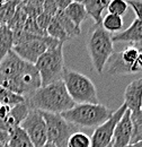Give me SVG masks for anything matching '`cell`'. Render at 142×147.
<instances>
[{"label":"cell","mask_w":142,"mask_h":147,"mask_svg":"<svg viewBox=\"0 0 142 147\" xmlns=\"http://www.w3.org/2000/svg\"><path fill=\"white\" fill-rule=\"evenodd\" d=\"M29 110L61 114L72 109L76 104L71 100L62 80L42 86L25 100Z\"/></svg>","instance_id":"1"},{"label":"cell","mask_w":142,"mask_h":147,"mask_svg":"<svg viewBox=\"0 0 142 147\" xmlns=\"http://www.w3.org/2000/svg\"><path fill=\"white\" fill-rule=\"evenodd\" d=\"M112 113L113 112L104 104L85 103L76 104L72 109L61 113V115L72 126L96 129L104 123Z\"/></svg>","instance_id":"2"},{"label":"cell","mask_w":142,"mask_h":147,"mask_svg":"<svg viewBox=\"0 0 142 147\" xmlns=\"http://www.w3.org/2000/svg\"><path fill=\"white\" fill-rule=\"evenodd\" d=\"M87 49L92 68L97 74L102 75L109 58L114 53L112 35L102 27V25H95L88 35Z\"/></svg>","instance_id":"3"},{"label":"cell","mask_w":142,"mask_h":147,"mask_svg":"<svg viewBox=\"0 0 142 147\" xmlns=\"http://www.w3.org/2000/svg\"><path fill=\"white\" fill-rule=\"evenodd\" d=\"M62 82L74 104L98 103L96 86L86 75L66 68L62 75Z\"/></svg>","instance_id":"4"},{"label":"cell","mask_w":142,"mask_h":147,"mask_svg":"<svg viewBox=\"0 0 142 147\" xmlns=\"http://www.w3.org/2000/svg\"><path fill=\"white\" fill-rule=\"evenodd\" d=\"M63 45L64 44L60 43L52 49H49L38 58L34 65L40 74L42 86H46L58 80H62V75L66 69Z\"/></svg>","instance_id":"5"},{"label":"cell","mask_w":142,"mask_h":147,"mask_svg":"<svg viewBox=\"0 0 142 147\" xmlns=\"http://www.w3.org/2000/svg\"><path fill=\"white\" fill-rule=\"evenodd\" d=\"M2 87L26 100L31 95H33L40 87H42V83L35 66L26 62L21 71Z\"/></svg>","instance_id":"6"},{"label":"cell","mask_w":142,"mask_h":147,"mask_svg":"<svg viewBox=\"0 0 142 147\" xmlns=\"http://www.w3.org/2000/svg\"><path fill=\"white\" fill-rule=\"evenodd\" d=\"M140 53V47L129 45L121 52L113 53L108 60V74L113 76L120 75H132L139 73L138 58Z\"/></svg>","instance_id":"7"},{"label":"cell","mask_w":142,"mask_h":147,"mask_svg":"<svg viewBox=\"0 0 142 147\" xmlns=\"http://www.w3.org/2000/svg\"><path fill=\"white\" fill-rule=\"evenodd\" d=\"M41 113L46 123L48 143L53 144L55 147H67L70 136L74 132L73 126L63 119L61 114L48 112Z\"/></svg>","instance_id":"8"},{"label":"cell","mask_w":142,"mask_h":147,"mask_svg":"<svg viewBox=\"0 0 142 147\" xmlns=\"http://www.w3.org/2000/svg\"><path fill=\"white\" fill-rule=\"evenodd\" d=\"M59 44H60V42H58L56 40H54L52 37L43 36L28 41V42L19 44V45H15L13 48V51L25 62L35 65L38 58L44 52H46L49 49H52Z\"/></svg>","instance_id":"9"},{"label":"cell","mask_w":142,"mask_h":147,"mask_svg":"<svg viewBox=\"0 0 142 147\" xmlns=\"http://www.w3.org/2000/svg\"><path fill=\"white\" fill-rule=\"evenodd\" d=\"M19 127H21L28 135L34 147H43L48 143L46 123L41 111L29 110Z\"/></svg>","instance_id":"10"},{"label":"cell","mask_w":142,"mask_h":147,"mask_svg":"<svg viewBox=\"0 0 142 147\" xmlns=\"http://www.w3.org/2000/svg\"><path fill=\"white\" fill-rule=\"evenodd\" d=\"M126 110L127 108L123 103L117 110L112 113V115L104 123H102L99 127H97L94 130L92 137L90 138L91 147H107L113 143L115 128Z\"/></svg>","instance_id":"11"},{"label":"cell","mask_w":142,"mask_h":147,"mask_svg":"<svg viewBox=\"0 0 142 147\" xmlns=\"http://www.w3.org/2000/svg\"><path fill=\"white\" fill-rule=\"evenodd\" d=\"M25 63L14 51H10L0 62V86L14 79L21 71Z\"/></svg>","instance_id":"12"},{"label":"cell","mask_w":142,"mask_h":147,"mask_svg":"<svg viewBox=\"0 0 142 147\" xmlns=\"http://www.w3.org/2000/svg\"><path fill=\"white\" fill-rule=\"evenodd\" d=\"M132 137V122H131V111L126 110L121 120L119 121L113 138V147H127L131 144Z\"/></svg>","instance_id":"13"},{"label":"cell","mask_w":142,"mask_h":147,"mask_svg":"<svg viewBox=\"0 0 142 147\" xmlns=\"http://www.w3.org/2000/svg\"><path fill=\"white\" fill-rule=\"evenodd\" d=\"M142 103V78L131 82L124 92V104L131 112L141 110Z\"/></svg>","instance_id":"14"},{"label":"cell","mask_w":142,"mask_h":147,"mask_svg":"<svg viewBox=\"0 0 142 147\" xmlns=\"http://www.w3.org/2000/svg\"><path fill=\"white\" fill-rule=\"evenodd\" d=\"M112 40L113 42H127L133 45L142 43V20L135 18L125 31L113 35Z\"/></svg>","instance_id":"15"},{"label":"cell","mask_w":142,"mask_h":147,"mask_svg":"<svg viewBox=\"0 0 142 147\" xmlns=\"http://www.w3.org/2000/svg\"><path fill=\"white\" fill-rule=\"evenodd\" d=\"M63 11L68 16V18L76 25V27L79 30H81V24L88 17L82 1H71V3Z\"/></svg>","instance_id":"16"},{"label":"cell","mask_w":142,"mask_h":147,"mask_svg":"<svg viewBox=\"0 0 142 147\" xmlns=\"http://www.w3.org/2000/svg\"><path fill=\"white\" fill-rule=\"evenodd\" d=\"M87 15L90 16L95 25H102V14L103 11L107 9V6L109 3L108 0H87L82 1Z\"/></svg>","instance_id":"17"},{"label":"cell","mask_w":142,"mask_h":147,"mask_svg":"<svg viewBox=\"0 0 142 147\" xmlns=\"http://www.w3.org/2000/svg\"><path fill=\"white\" fill-rule=\"evenodd\" d=\"M7 147H34L28 135L21 127H16L9 131Z\"/></svg>","instance_id":"18"},{"label":"cell","mask_w":142,"mask_h":147,"mask_svg":"<svg viewBox=\"0 0 142 147\" xmlns=\"http://www.w3.org/2000/svg\"><path fill=\"white\" fill-rule=\"evenodd\" d=\"M14 48V34L7 27V25L0 26V62L1 60L13 51Z\"/></svg>","instance_id":"19"},{"label":"cell","mask_w":142,"mask_h":147,"mask_svg":"<svg viewBox=\"0 0 142 147\" xmlns=\"http://www.w3.org/2000/svg\"><path fill=\"white\" fill-rule=\"evenodd\" d=\"M131 122H132V137L130 145L142 140V110L131 112Z\"/></svg>","instance_id":"20"},{"label":"cell","mask_w":142,"mask_h":147,"mask_svg":"<svg viewBox=\"0 0 142 147\" xmlns=\"http://www.w3.org/2000/svg\"><path fill=\"white\" fill-rule=\"evenodd\" d=\"M46 34H48V36L52 37V38L56 40L58 42H60L62 44H64L67 41L70 40V37L68 36V34L66 33L63 27L60 25V23L54 17L51 20V23H50V25H49V27L46 30Z\"/></svg>","instance_id":"21"},{"label":"cell","mask_w":142,"mask_h":147,"mask_svg":"<svg viewBox=\"0 0 142 147\" xmlns=\"http://www.w3.org/2000/svg\"><path fill=\"white\" fill-rule=\"evenodd\" d=\"M54 18L60 23V25L63 27V30L66 31V33L68 34V36L70 37V38L71 37H77L80 35L81 30H79V28L76 27V25H74L70 19L68 18V16L64 14V11L59 10L58 14L54 16Z\"/></svg>","instance_id":"22"},{"label":"cell","mask_w":142,"mask_h":147,"mask_svg":"<svg viewBox=\"0 0 142 147\" xmlns=\"http://www.w3.org/2000/svg\"><path fill=\"white\" fill-rule=\"evenodd\" d=\"M102 27L111 33H120V31L123 27V18L116 15H112V14H107L104 18L102 19Z\"/></svg>","instance_id":"23"},{"label":"cell","mask_w":142,"mask_h":147,"mask_svg":"<svg viewBox=\"0 0 142 147\" xmlns=\"http://www.w3.org/2000/svg\"><path fill=\"white\" fill-rule=\"evenodd\" d=\"M27 15L25 14L24 9H23V6H21V1L20 3L18 5V7L16 8V11L13 16V18L10 19L7 24V27L11 31V32H16V31H19L23 28L25 22L27 20Z\"/></svg>","instance_id":"24"},{"label":"cell","mask_w":142,"mask_h":147,"mask_svg":"<svg viewBox=\"0 0 142 147\" xmlns=\"http://www.w3.org/2000/svg\"><path fill=\"white\" fill-rule=\"evenodd\" d=\"M20 1H5L3 5L0 7V24L7 25L8 22L13 18L16 8Z\"/></svg>","instance_id":"25"},{"label":"cell","mask_w":142,"mask_h":147,"mask_svg":"<svg viewBox=\"0 0 142 147\" xmlns=\"http://www.w3.org/2000/svg\"><path fill=\"white\" fill-rule=\"evenodd\" d=\"M25 102V98L19 96L15 93L10 92L6 88H3L2 86H0V104L2 105H8L10 108L17 105V104H20Z\"/></svg>","instance_id":"26"},{"label":"cell","mask_w":142,"mask_h":147,"mask_svg":"<svg viewBox=\"0 0 142 147\" xmlns=\"http://www.w3.org/2000/svg\"><path fill=\"white\" fill-rule=\"evenodd\" d=\"M21 6L28 18L36 19L43 13V1H21Z\"/></svg>","instance_id":"27"},{"label":"cell","mask_w":142,"mask_h":147,"mask_svg":"<svg viewBox=\"0 0 142 147\" xmlns=\"http://www.w3.org/2000/svg\"><path fill=\"white\" fill-rule=\"evenodd\" d=\"M67 147H91V139L88 135L77 131L70 136Z\"/></svg>","instance_id":"28"},{"label":"cell","mask_w":142,"mask_h":147,"mask_svg":"<svg viewBox=\"0 0 142 147\" xmlns=\"http://www.w3.org/2000/svg\"><path fill=\"white\" fill-rule=\"evenodd\" d=\"M127 8H129V5L124 0H112V1H109L108 6H107L108 14L116 15L120 17H122L127 11Z\"/></svg>","instance_id":"29"},{"label":"cell","mask_w":142,"mask_h":147,"mask_svg":"<svg viewBox=\"0 0 142 147\" xmlns=\"http://www.w3.org/2000/svg\"><path fill=\"white\" fill-rule=\"evenodd\" d=\"M23 30H24L25 32L32 34V35H36V36H48L46 32L42 31V30L38 27L36 20L33 18H27V20L25 22V24H24V26H23Z\"/></svg>","instance_id":"30"},{"label":"cell","mask_w":142,"mask_h":147,"mask_svg":"<svg viewBox=\"0 0 142 147\" xmlns=\"http://www.w3.org/2000/svg\"><path fill=\"white\" fill-rule=\"evenodd\" d=\"M59 11L56 0H45L43 1V13L54 17Z\"/></svg>","instance_id":"31"},{"label":"cell","mask_w":142,"mask_h":147,"mask_svg":"<svg viewBox=\"0 0 142 147\" xmlns=\"http://www.w3.org/2000/svg\"><path fill=\"white\" fill-rule=\"evenodd\" d=\"M52 19H53L52 16H50V15H48V14H45V13H42L35 20H36V23H37V25H38V27H40L42 31L46 32V30H48V27H49V25H50V23H51Z\"/></svg>","instance_id":"32"},{"label":"cell","mask_w":142,"mask_h":147,"mask_svg":"<svg viewBox=\"0 0 142 147\" xmlns=\"http://www.w3.org/2000/svg\"><path fill=\"white\" fill-rule=\"evenodd\" d=\"M127 5L132 7L133 11H134L135 15H137V18L142 20V1H139V0H135V1H129Z\"/></svg>","instance_id":"33"},{"label":"cell","mask_w":142,"mask_h":147,"mask_svg":"<svg viewBox=\"0 0 142 147\" xmlns=\"http://www.w3.org/2000/svg\"><path fill=\"white\" fill-rule=\"evenodd\" d=\"M10 111H11V108H10V107H8V105H2V104H1V107H0V120L6 119V118L9 115Z\"/></svg>","instance_id":"34"},{"label":"cell","mask_w":142,"mask_h":147,"mask_svg":"<svg viewBox=\"0 0 142 147\" xmlns=\"http://www.w3.org/2000/svg\"><path fill=\"white\" fill-rule=\"evenodd\" d=\"M9 139V132L5 130H0V145H7Z\"/></svg>","instance_id":"35"},{"label":"cell","mask_w":142,"mask_h":147,"mask_svg":"<svg viewBox=\"0 0 142 147\" xmlns=\"http://www.w3.org/2000/svg\"><path fill=\"white\" fill-rule=\"evenodd\" d=\"M71 3L70 0H56V5H58V8L59 10L63 11L67 9V7Z\"/></svg>","instance_id":"36"},{"label":"cell","mask_w":142,"mask_h":147,"mask_svg":"<svg viewBox=\"0 0 142 147\" xmlns=\"http://www.w3.org/2000/svg\"><path fill=\"white\" fill-rule=\"evenodd\" d=\"M137 65H138L139 70L142 71V48L141 47H140V53H139V58H138V62H137Z\"/></svg>","instance_id":"37"},{"label":"cell","mask_w":142,"mask_h":147,"mask_svg":"<svg viewBox=\"0 0 142 147\" xmlns=\"http://www.w3.org/2000/svg\"><path fill=\"white\" fill-rule=\"evenodd\" d=\"M127 147H142V140L139 143H135V144H132V145H129Z\"/></svg>","instance_id":"38"},{"label":"cell","mask_w":142,"mask_h":147,"mask_svg":"<svg viewBox=\"0 0 142 147\" xmlns=\"http://www.w3.org/2000/svg\"><path fill=\"white\" fill-rule=\"evenodd\" d=\"M43 147H55V146H54L53 144H51V143H46Z\"/></svg>","instance_id":"39"},{"label":"cell","mask_w":142,"mask_h":147,"mask_svg":"<svg viewBox=\"0 0 142 147\" xmlns=\"http://www.w3.org/2000/svg\"><path fill=\"white\" fill-rule=\"evenodd\" d=\"M3 2H5V1H0V7H1L2 5H3Z\"/></svg>","instance_id":"40"},{"label":"cell","mask_w":142,"mask_h":147,"mask_svg":"<svg viewBox=\"0 0 142 147\" xmlns=\"http://www.w3.org/2000/svg\"><path fill=\"white\" fill-rule=\"evenodd\" d=\"M0 147H7V145H0Z\"/></svg>","instance_id":"41"},{"label":"cell","mask_w":142,"mask_h":147,"mask_svg":"<svg viewBox=\"0 0 142 147\" xmlns=\"http://www.w3.org/2000/svg\"><path fill=\"white\" fill-rule=\"evenodd\" d=\"M107 147H113V146H112V144H111V145H109V146H107Z\"/></svg>","instance_id":"42"},{"label":"cell","mask_w":142,"mask_h":147,"mask_svg":"<svg viewBox=\"0 0 142 147\" xmlns=\"http://www.w3.org/2000/svg\"><path fill=\"white\" fill-rule=\"evenodd\" d=\"M141 110H142V103H141Z\"/></svg>","instance_id":"43"},{"label":"cell","mask_w":142,"mask_h":147,"mask_svg":"<svg viewBox=\"0 0 142 147\" xmlns=\"http://www.w3.org/2000/svg\"><path fill=\"white\" fill-rule=\"evenodd\" d=\"M0 107H1V104H0Z\"/></svg>","instance_id":"44"},{"label":"cell","mask_w":142,"mask_h":147,"mask_svg":"<svg viewBox=\"0 0 142 147\" xmlns=\"http://www.w3.org/2000/svg\"><path fill=\"white\" fill-rule=\"evenodd\" d=\"M0 26H1V24H0Z\"/></svg>","instance_id":"45"}]
</instances>
